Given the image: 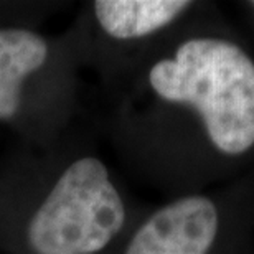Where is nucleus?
<instances>
[{"instance_id":"f257e3e1","label":"nucleus","mask_w":254,"mask_h":254,"mask_svg":"<svg viewBox=\"0 0 254 254\" xmlns=\"http://www.w3.org/2000/svg\"><path fill=\"white\" fill-rule=\"evenodd\" d=\"M159 96L200 111L210 140L238 155L254 145V63L235 43L189 40L149 74Z\"/></svg>"},{"instance_id":"f03ea898","label":"nucleus","mask_w":254,"mask_h":254,"mask_svg":"<svg viewBox=\"0 0 254 254\" xmlns=\"http://www.w3.org/2000/svg\"><path fill=\"white\" fill-rule=\"evenodd\" d=\"M124 205L98 159H81L62 175L28 226L38 254H91L124 225Z\"/></svg>"},{"instance_id":"7ed1b4c3","label":"nucleus","mask_w":254,"mask_h":254,"mask_svg":"<svg viewBox=\"0 0 254 254\" xmlns=\"http://www.w3.org/2000/svg\"><path fill=\"white\" fill-rule=\"evenodd\" d=\"M218 233V210L205 196H187L157 211L126 254H206Z\"/></svg>"},{"instance_id":"20e7f679","label":"nucleus","mask_w":254,"mask_h":254,"mask_svg":"<svg viewBox=\"0 0 254 254\" xmlns=\"http://www.w3.org/2000/svg\"><path fill=\"white\" fill-rule=\"evenodd\" d=\"M47 43L28 30H0V118L20 104L22 81L47 60Z\"/></svg>"},{"instance_id":"39448f33","label":"nucleus","mask_w":254,"mask_h":254,"mask_svg":"<svg viewBox=\"0 0 254 254\" xmlns=\"http://www.w3.org/2000/svg\"><path fill=\"white\" fill-rule=\"evenodd\" d=\"M189 5L184 0H98L94 12L106 33L127 40L165 27Z\"/></svg>"},{"instance_id":"423d86ee","label":"nucleus","mask_w":254,"mask_h":254,"mask_svg":"<svg viewBox=\"0 0 254 254\" xmlns=\"http://www.w3.org/2000/svg\"><path fill=\"white\" fill-rule=\"evenodd\" d=\"M253 5H254V2H253Z\"/></svg>"}]
</instances>
